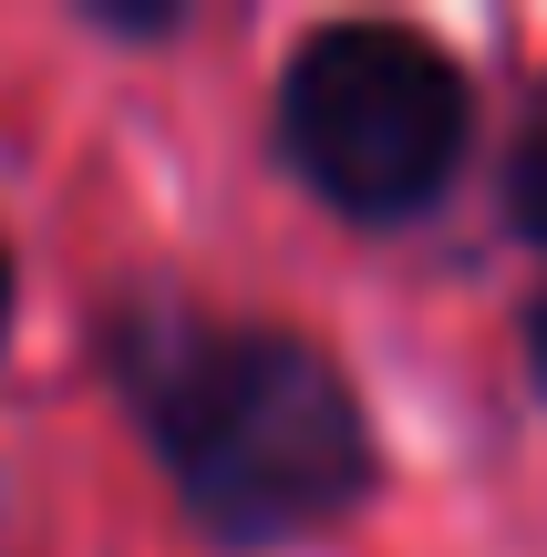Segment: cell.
I'll return each instance as SVG.
<instances>
[{
	"mask_svg": "<svg viewBox=\"0 0 547 557\" xmlns=\"http://www.w3.org/2000/svg\"><path fill=\"white\" fill-rule=\"evenodd\" d=\"M114 372L207 537L279 547L372 496V423L321 341L227 331V320H186V310H124Z\"/></svg>",
	"mask_w": 547,
	"mask_h": 557,
	"instance_id": "cell-1",
	"label": "cell"
},
{
	"mask_svg": "<svg viewBox=\"0 0 547 557\" xmlns=\"http://www.w3.org/2000/svg\"><path fill=\"white\" fill-rule=\"evenodd\" d=\"M475 83L413 21H321L279 62V156L341 218H424L465 165Z\"/></svg>",
	"mask_w": 547,
	"mask_h": 557,
	"instance_id": "cell-2",
	"label": "cell"
},
{
	"mask_svg": "<svg viewBox=\"0 0 547 557\" xmlns=\"http://www.w3.org/2000/svg\"><path fill=\"white\" fill-rule=\"evenodd\" d=\"M507 218L547 248V94L527 103V124H517V156H507Z\"/></svg>",
	"mask_w": 547,
	"mask_h": 557,
	"instance_id": "cell-3",
	"label": "cell"
},
{
	"mask_svg": "<svg viewBox=\"0 0 547 557\" xmlns=\"http://www.w3.org/2000/svg\"><path fill=\"white\" fill-rule=\"evenodd\" d=\"M527 372H537V393H547V299L527 310Z\"/></svg>",
	"mask_w": 547,
	"mask_h": 557,
	"instance_id": "cell-4",
	"label": "cell"
},
{
	"mask_svg": "<svg viewBox=\"0 0 547 557\" xmlns=\"http://www.w3.org/2000/svg\"><path fill=\"white\" fill-rule=\"evenodd\" d=\"M0 320H11V259H0Z\"/></svg>",
	"mask_w": 547,
	"mask_h": 557,
	"instance_id": "cell-5",
	"label": "cell"
}]
</instances>
